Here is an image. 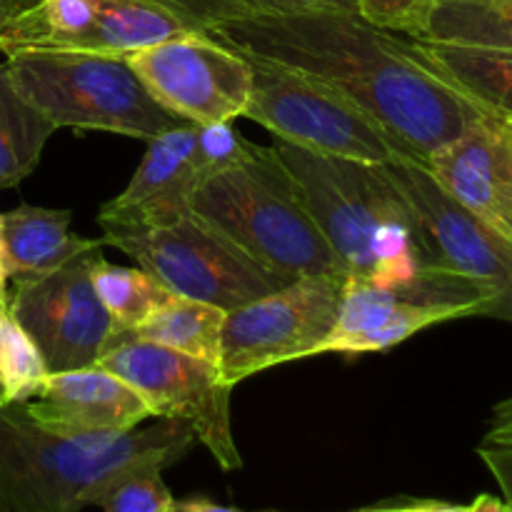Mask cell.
Returning a JSON list of instances; mask_svg holds the SVG:
<instances>
[{
    "label": "cell",
    "instance_id": "1",
    "mask_svg": "<svg viewBox=\"0 0 512 512\" xmlns=\"http://www.w3.org/2000/svg\"><path fill=\"white\" fill-rule=\"evenodd\" d=\"M205 33L238 53L288 65L328 85L420 163L490 115L443 78L413 38L375 28L355 10L265 15Z\"/></svg>",
    "mask_w": 512,
    "mask_h": 512
},
{
    "label": "cell",
    "instance_id": "2",
    "mask_svg": "<svg viewBox=\"0 0 512 512\" xmlns=\"http://www.w3.org/2000/svg\"><path fill=\"white\" fill-rule=\"evenodd\" d=\"M195 433L160 420L108 440L65 438L35 423L23 405H0V512H83L108 475L150 455L183 458Z\"/></svg>",
    "mask_w": 512,
    "mask_h": 512
},
{
    "label": "cell",
    "instance_id": "3",
    "mask_svg": "<svg viewBox=\"0 0 512 512\" xmlns=\"http://www.w3.org/2000/svg\"><path fill=\"white\" fill-rule=\"evenodd\" d=\"M190 210L288 283L305 275H345L273 145L200 183Z\"/></svg>",
    "mask_w": 512,
    "mask_h": 512
},
{
    "label": "cell",
    "instance_id": "4",
    "mask_svg": "<svg viewBox=\"0 0 512 512\" xmlns=\"http://www.w3.org/2000/svg\"><path fill=\"white\" fill-rule=\"evenodd\" d=\"M18 93L55 128L105 130L153 140L185 125L148 93L125 58L93 53H20L5 58Z\"/></svg>",
    "mask_w": 512,
    "mask_h": 512
},
{
    "label": "cell",
    "instance_id": "5",
    "mask_svg": "<svg viewBox=\"0 0 512 512\" xmlns=\"http://www.w3.org/2000/svg\"><path fill=\"white\" fill-rule=\"evenodd\" d=\"M103 243L130 255L168 293L203 300L225 313L288 285L195 213L163 228L103 230Z\"/></svg>",
    "mask_w": 512,
    "mask_h": 512
},
{
    "label": "cell",
    "instance_id": "6",
    "mask_svg": "<svg viewBox=\"0 0 512 512\" xmlns=\"http://www.w3.org/2000/svg\"><path fill=\"white\" fill-rule=\"evenodd\" d=\"M275 155L293 178L310 218L338 255L345 278H370V243L388 220L415 218L385 165L310 153L275 138Z\"/></svg>",
    "mask_w": 512,
    "mask_h": 512
},
{
    "label": "cell",
    "instance_id": "7",
    "mask_svg": "<svg viewBox=\"0 0 512 512\" xmlns=\"http://www.w3.org/2000/svg\"><path fill=\"white\" fill-rule=\"evenodd\" d=\"M95 365L125 380L145 400L150 415L188 423L220 468H243L230 428L235 385L225 383L218 365L150 343L130 330H118Z\"/></svg>",
    "mask_w": 512,
    "mask_h": 512
},
{
    "label": "cell",
    "instance_id": "8",
    "mask_svg": "<svg viewBox=\"0 0 512 512\" xmlns=\"http://www.w3.org/2000/svg\"><path fill=\"white\" fill-rule=\"evenodd\" d=\"M245 58L253 70V90L243 118L268 128L278 140L310 153L375 165L405 155L373 118L328 85L258 55Z\"/></svg>",
    "mask_w": 512,
    "mask_h": 512
},
{
    "label": "cell",
    "instance_id": "9",
    "mask_svg": "<svg viewBox=\"0 0 512 512\" xmlns=\"http://www.w3.org/2000/svg\"><path fill=\"white\" fill-rule=\"evenodd\" d=\"M343 283L345 275H305L228 310L218 358L225 383L238 385L273 365L318 355L338 323Z\"/></svg>",
    "mask_w": 512,
    "mask_h": 512
},
{
    "label": "cell",
    "instance_id": "10",
    "mask_svg": "<svg viewBox=\"0 0 512 512\" xmlns=\"http://www.w3.org/2000/svg\"><path fill=\"white\" fill-rule=\"evenodd\" d=\"M490 303L483 285L445 268H430L413 283L393 288L345 278L338 323L318 355L380 353L443 320L488 318Z\"/></svg>",
    "mask_w": 512,
    "mask_h": 512
},
{
    "label": "cell",
    "instance_id": "11",
    "mask_svg": "<svg viewBox=\"0 0 512 512\" xmlns=\"http://www.w3.org/2000/svg\"><path fill=\"white\" fill-rule=\"evenodd\" d=\"M188 25L150 0H40L0 30V53H93L128 58L188 33Z\"/></svg>",
    "mask_w": 512,
    "mask_h": 512
},
{
    "label": "cell",
    "instance_id": "12",
    "mask_svg": "<svg viewBox=\"0 0 512 512\" xmlns=\"http://www.w3.org/2000/svg\"><path fill=\"white\" fill-rule=\"evenodd\" d=\"M100 258L103 245L85 250L53 273L18 280L8 298L10 315L40 350L48 373L95 365L118 333L93 285Z\"/></svg>",
    "mask_w": 512,
    "mask_h": 512
},
{
    "label": "cell",
    "instance_id": "13",
    "mask_svg": "<svg viewBox=\"0 0 512 512\" xmlns=\"http://www.w3.org/2000/svg\"><path fill=\"white\" fill-rule=\"evenodd\" d=\"M125 60L148 93L185 123H225L243 118L248 108L253 90L248 58L208 33L188 30Z\"/></svg>",
    "mask_w": 512,
    "mask_h": 512
},
{
    "label": "cell",
    "instance_id": "14",
    "mask_svg": "<svg viewBox=\"0 0 512 512\" xmlns=\"http://www.w3.org/2000/svg\"><path fill=\"white\" fill-rule=\"evenodd\" d=\"M383 165L413 205L440 268L483 285L493 300L488 318L512 323V240L450 198L420 160L395 155Z\"/></svg>",
    "mask_w": 512,
    "mask_h": 512
},
{
    "label": "cell",
    "instance_id": "15",
    "mask_svg": "<svg viewBox=\"0 0 512 512\" xmlns=\"http://www.w3.org/2000/svg\"><path fill=\"white\" fill-rule=\"evenodd\" d=\"M425 165L450 198L512 240V133L508 120L488 115L460 138L435 150Z\"/></svg>",
    "mask_w": 512,
    "mask_h": 512
},
{
    "label": "cell",
    "instance_id": "16",
    "mask_svg": "<svg viewBox=\"0 0 512 512\" xmlns=\"http://www.w3.org/2000/svg\"><path fill=\"white\" fill-rule=\"evenodd\" d=\"M23 408L50 433L90 440L118 438L150 418L145 400L100 365L50 373L40 393Z\"/></svg>",
    "mask_w": 512,
    "mask_h": 512
},
{
    "label": "cell",
    "instance_id": "17",
    "mask_svg": "<svg viewBox=\"0 0 512 512\" xmlns=\"http://www.w3.org/2000/svg\"><path fill=\"white\" fill-rule=\"evenodd\" d=\"M195 133L198 125L185 123L148 140V150L128 188L100 208V228H163L193 213Z\"/></svg>",
    "mask_w": 512,
    "mask_h": 512
},
{
    "label": "cell",
    "instance_id": "18",
    "mask_svg": "<svg viewBox=\"0 0 512 512\" xmlns=\"http://www.w3.org/2000/svg\"><path fill=\"white\" fill-rule=\"evenodd\" d=\"M70 210L18 205L0 213V248L5 278H38L63 268L90 248L105 245L103 238H80L70 233Z\"/></svg>",
    "mask_w": 512,
    "mask_h": 512
},
{
    "label": "cell",
    "instance_id": "19",
    "mask_svg": "<svg viewBox=\"0 0 512 512\" xmlns=\"http://www.w3.org/2000/svg\"><path fill=\"white\" fill-rule=\"evenodd\" d=\"M413 40L443 78L490 115L512 123V50Z\"/></svg>",
    "mask_w": 512,
    "mask_h": 512
},
{
    "label": "cell",
    "instance_id": "20",
    "mask_svg": "<svg viewBox=\"0 0 512 512\" xmlns=\"http://www.w3.org/2000/svg\"><path fill=\"white\" fill-rule=\"evenodd\" d=\"M55 130L53 120L18 93L8 65L0 63V190L23 183L38 168Z\"/></svg>",
    "mask_w": 512,
    "mask_h": 512
},
{
    "label": "cell",
    "instance_id": "21",
    "mask_svg": "<svg viewBox=\"0 0 512 512\" xmlns=\"http://www.w3.org/2000/svg\"><path fill=\"white\" fill-rule=\"evenodd\" d=\"M223 323L225 310L203 300L168 293V298L130 333L218 365Z\"/></svg>",
    "mask_w": 512,
    "mask_h": 512
},
{
    "label": "cell",
    "instance_id": "22",
    "mask_svg": "<svg viewBox=\"0 0 512 512\" xmlns=\"http://www.w3.org/2000/svg\"><path fill=\"white\" fill-rule=\"evenodd\" d=\"M420 40L512 50V0H433Z\"/></svg>",
    "mask_w": 512,
    "mask_h": 512
},
{
    "label": "cell",
    "instance_id": "23",
    "mask_svg": "<svg viewBox=\"0 0 512 512\" xmlns=\"http://www.w3.org/2000/svg\"><path fill=\"white\" fill-rule=\"evenodd\" d=\"M175 455H150L95 485L88 505L103 512H175L178 500L163 480V470L178 463Z\"/></svg>",
    "mask_w": 512,
    "mask_h": 512
},
{
    "label": "cell",
    "instance_id": "24",
    "mask_svg": "<svg viewBox=\"0 0 512 512\" xmlns=\"http://www.w3.org/2000/svg\"><path fill=\"white\" fill-rule=\"evenodd\" d=\"M183 20L195 33H205L225 23L265 18V15L298 13V10L338 8L355 10L358 0H150ZM358 13V10H355Z\"/></svg>",
    "mask_w": 512,
    "mask_h": 512
},
{
    "label": "cell",
    "instance_id": "25",
    "mask_svg": "<svg viewBox=\"0 0 512 512\" xmlns=\"http://www.w3.org/2000/svg\"><path fill=\"white\" fill-rule=\"evenodd\" d=\"M93 285L118 330H135L168 298V290L143 268H123L105 258L95 263Z\"/></svg>",
    "mask_w": 512,
    "mask_h": 512
},
{
    "label": "cell",
    "instance_id": "26",
    "mask_svg": "<svg viewBox=\"0 0 512 512\" xmlns=\"http://www.w3.org/2000/svg\"><path fill=\"white\" fill-rule=\"evenodd\" d=\"M48 365L23 328L10 315L5 318L3 348H0V388L5 403H28L48 380Z\"/></svg>",
    "mask_w": 512,
    "mask_h": 512
},
{
    "label": "cell",
    "instance_id": "27",
    "mask_svg": "<svg viewBox=\"0 0 512 512\" xmlns=\"http://www.w3.org/2000/svg\"><path fill=\"white\" fill-rule=\"evenodd\" d=\"M260 150H263V145H255L248 138H243V133L235 128L233 120L198 125L193 148L195 188L205 183V180L235 168V165L248 163Z\"/></svg>",
    "mask_w": 512,
    "mask_h": 512
},
{
    "label": "cell",
    "instance_id": "28",
    "mask_svg": "<svg viewBox=\"0 0 512 512\" xmlns=\"http://www.w3.org/2000/svg\"><path fill=\"white\" fill-rule=\"evenodd\" d=\"M433 0H358V15L375 28L420 38Z\"/></svg>",
    "mask_w": 512,
    "mask_h": 512
},
{
    "label": "cell",
    "instance_id": "29",
    "mask_svg": "<svg viewBox=\"0 0 512 512\" xmlns=\"http://www.w3.org/2000/svg\"><path fill=\"white\" fill-rule=\"evenodd\" d=\"M478 455L488 465L493 478L498 480L500 490L505 495V503L512 505V443H490V440H483Z\"/></svg>",
    "mask_w": 512,
    "mask_h": 512
},
{
    "label": "cell",
    "instance_id": "30",
    "mask_svg": "<svg viewBox=\"0 0 512 512\" xmlns=\"http://www.w3.org/2000/svg\"><path fill=\"white\" fill-rule=\"evenodd\" d=\"M485 440H490V443H512V395L495 405Z\"/></svg>",
    "mask_w": 512,
    "mask_h": 512
},
{
    "label": "cell",
    "instance_id": "31",
    "mask_svg": "<svg viewBox=\"0 0 512 512\" xmlns=\"http://www.w3.org/2000/svg\"><path fill=\"white\" fill-rule=\"evenodd\" d=\"M430 512H505V500L493 498V495H480L473 505L435 503Z\"/></svg>",
    "mask_w": 512,
    "mask_h": 512
},
{
    "label": "cell",
    "instance_id": "32",
    "mask_svg": "<svg viewBox=\"0 0 512 512\" xmlns=\"http://www.w3.org/2000/svg\"><path fill=\"white\" fill-rule=\"evenodd\" d=\"M175 512H243L238 508H228V505H218L213 500L205 498H185L178 500V510Z\"/></svg>",
    "mask_w": 512,
    "mask_h": 512
},
{
    "label": "cell",
    "instance_id": "33",
    "mask_svg": "<svg viewBox=\"0 0 512 512\" xmlns=\"http://www.w3.org/2000/svg\"><path fill=\"white\" fill-rule=\"evenodd\" d=\"M435 503H410V505H390V508H370L360 512H430Z\"/></svg>",
    "mask_w": 512,
    "mask_h": 512
},
{
    "label": "cell",
    "instance_id": "34",
    "mask_svg": "<svg viewBox=\"0 0 512 512\" xmlns=\"http://www.w3.org/2000/svg\"><path fill=\"white\" fill-rule=\"evenodd\" d=\"M15 13H18V8H15L10 0H0V30H3V25L8 23Z\"/></svg>",
    "mask_w": 512,
    "mask_h": 512
},
{
    "label": "cell",
    "instance_id": "35",
    "mask_svg": "<svg viewBox=\"0 0 512 512\" xmlns=\"http://www.w3.org/2000/svg\"><path fill=\"white\" fill-rule=\"evenodd\" d=\"M0 300H8V278L3 270V248H0Z\"/></svg>",
    "mask_w": 512,
    "mask_h": 512
},
{
    "label": "cell",
    "instance_id": "36",
    "mask_svg": "<svg viewBox=\"0 0 512 512\" xmlns=\"http://www.w3.org/2000/svg\"><path fill=\"white\" fill-rule=\"evenodd\" d=\"M5 318H8V300H0V348H3V328H5ZM3 390V388H0Z\"/></svg>",
    "mask_w": 512,
    "mask_h": 512
},
{
    "label": "cell",
    "instance_id": "37",
    "mask_svg": "<svg viewBox=\"0 0 512 512\" xmlns=\"http://www.w3.org/2000/svg\"><path fill=\"white\" fill-rule=\"evenodd\" d=\"M10 3H13V5H15V8H18V13H20V10L30 8V5L40 3V0H10Z\"/></svg>",
    "mask_w": 512,
    "mask_h": 512
},
{
    "label": "cell",
    "instance_id": "38",
    "mask_svg": "<svg viewBox=\"0 0 512 512\" xmlns=\"http://www.w3.org/2000/svg\"><path fill=\"white\" fill-rule=\"evenodd\" d=\"M505 512H512V505L510 503H505Z\"/></svg>",
    "mask_w": 512,
    "mask_h": 512
},
{
    "label": "cell",
    "instance_id": "39",
    "mask_svg": "<svg viewBox=\"0 0 512 512\" xmlns=\"http://www.w3.org/2000/svg\"><path fill=\"white\" fill-rule=\"evenodd\" d=\"M0 405H5V398H3V390H0Z\"/></svg>",
    "mask_w": 512,
    "mask_h": 512
},
{
    "label": "cell",
    "instance_id": "40",
    "mask_svg": "<svg viewBox=\"0 0 512 512\" xmlns=\"http://www.w3.org/2000/svg\"><path fill=\"white\" fill-rule=\"evenodd\" d=\"M510 125V133H512V123H508Z\"/></svg>",
    "mask_w": 512,
    "mask_h": 512
}]
</instances>
